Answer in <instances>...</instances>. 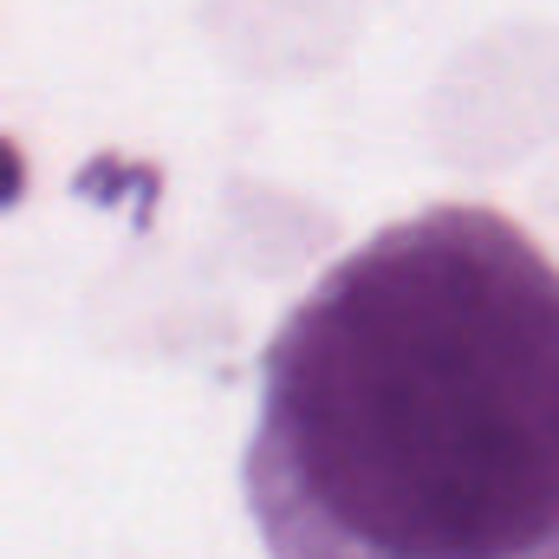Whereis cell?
<instances>
[{"label":"cell","instance_id":"obj_1","mask_svg":"<svg viewBox=\"0 0 559 559\" xmlns=\"http://www.w3.org/2000/svg\"><path fill=\"white\" fill-rule=\"evenodd\" d=\"M274 559H559V261L442 202L286 312L241 462Z\"/></svg>","mask_w":559,"mask_h":559}]
</instances>
